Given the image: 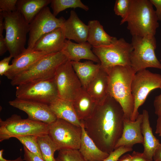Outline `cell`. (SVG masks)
Listing matches in <instances>:
<instances>
[{
  "label": "cell",
  "mask_w": 161,
  "mask_h": 161,
  "mask_svg": "<svg viewBox=\"0 0 161 161\" xmlns=\"http://www.w3.org/2000/svg\"><path fill=\"white\" fill-rule=\"evenodd\" d=\"M50 6L55 16L60 12L69 8H79L86 11L89 9L80 0H52Z\"/></svg>",
  "instance_id": "29"
},
{
  "label": "cell",
  "mask_w": 161,
  "mask_h": 161,
  "mask_svg": "<svg viewBox=\"0 0 161 161\" xmlns=\"http://www.w3.org/2000/svg\"><path fill=\"white\" fill-rule=\"evenodd\" d=\"M117 161H131V155L129 154H124Z\"/></svg>",
  "instance_id": "45"
},
{
  "label": "cell",
  "mask_w": 161,
  "mask_h": 161,
  "mask_svg": "<svg viewBox=\"0 0 161 161\" xmlns=\"http://www.w3.org/2000/svg\"><path fill=\"white\" fill-rule=\"evenodd\" d=\"M4 19L2 12H0V35H2L4 30Z\"/></svg>",
  "instance_id": "44"
},
{
  "label": "cell",
  "mask_w": 161,
  "mask_h": 161,
  "mask_svg": "<svg viewBox=\"0 0 161 161\" xmlns=\"http://www.w3.org/2000/svg\"><path fill=\"white\" fill-rule=\"evenodd\" d=\"M92 47L87 42L75 43L66 39L62 51L71 61L78 62L81 59H86L99 63L98 58L92 49Z\"/></svg>",
  "instance_id": "20"
},
{
  "label": "cell",
  "mask_w": 161,
  "mask_h": 161,
  "mask_svg": "<svg viewBox=\"0 0 161 161\" xmlns=\"http://www.w3.org/2000/svg\"><path fill=\"white\" fill-rule=\"evenodd\" d=\"M71 61L73 69L83 87L86 89L100 68V63L95 64L93 61H90L83 62Z\"/></svg>",
  "instance_id": "26"
},
{
  "label": "cell",
  "mask_w": 161,
  "mask_h": 161,
  "mask_svg": "<svg viewBox=\"0 0 161 161\" xmlns=\"http://www.w3.org/2000/svg\"><path fill=\"white\" fill-rule=\"evenodd\" d=\"M37 141L44 160L55 161L54 153L59 149L49 135L38 137Z\"/></svg>",
  "instance_id": "28"
},
{
  "label": "cell",
  "mask_w": 161,
  "mask_h": 161,
  "mask_svg": "<svg viewBox=\"0 0 161 161\" xmlns=\"http://www.w3.org/2000/svg\"><path fill=\"white\" fill-rule=\"evenodd\" d=\"M142 114L141 131L143 138V144L144 147L143 153L146 158L152 161L154 152L160 143L153 133L152 129L150 125L148 111L144 109Z\"/></svg>",
  "instance_id": "21"
},
{
  "label": "cell",
  "mask_w": 161,
  "mask_h": 161,
  "mask_svg": "<svg viewBox=\"0 0 161 161\" xmlns=\"http://www.w3.org/2000/svg\"><path fill=\"white\" fill-rule=\"evenodd\" d=\"M54 78L61 99L73 101L83 88L69 60L59 66Z\"/></svg>",
  "instance_id": "12"
},
{
  "label": "cell",
  "mask_w": 161,
  "mask_h": 161,
  "mask_svg": "<svg viewBox=\"0 0 161 161\" xmlns=\"http://www.w3.org/2000/svg\"><path fill=\"white\" fill-rule=\"evenodd\" d=\"M158 21L150 0H130L128 14L120 24L127 22L132 36L153 37L159 27Z\"/></svg>",
  "instance_id": "3"
},
{
  "label": "cell",
  "mask_w": 161,
  "mask_h": 161,
  "mask_svg": "<svg viewBox=\"0 0 161 161\" xmlns=\"http://www.w3.org/2000/svg\"><path fill=\"white\" fill-rule=\"evenodd\" d=\"M150 1L156 8L155 12L158 20L161 21V0H150Z\"/></svg>",
  "instance_id": "37"
},
{
  "label": "cell",
  "mask_w": 161,
  "mask_h": 161,
  "mask_svg": "<svg viewBox=\"0 0 161 161\" xmlns=\"http://www.w3.org/2000/svg\"><path fill=\"white\" fill-rule=\"evenodd\" d=\"M160 89L161 90V86ZM154 106L155 113L157 115L161 109V93L155 97L154 101Z\"/></svg>",
  "instance_id": "40"
},
{
  "label": "cell",
  "mask_w": 161,
  "mask_h": 161,
  "mask_svg": "<svg viewBox=\"0 0 161 161\" xmlns=\"http://www.w3.org/2000/svg\"><path fill=\"white\" fill-rule=\"evenodd\" d=\"M82 130L81 127L57 118L49 124L48 135L58 147L59 150L64 149L79 150Z\"/></svg>",
  "instance_id": "11"
},
{
  "label": "cell",
  "mask_w": 161,
  "mask_h": 161,
  "mask_svg": "<svg viewBox=\"0 0 161 161\" xmlns=\"http://www.w3.org/2000/svg\"><path fill=\"white\" fill-rule=\"evenodd\" d=\"M132 150V148L125 146H121L115 149L109 154V155L103 161H117L125 153Z\"/></svg>",
  "instance_id": "33"
},
{
  "label": "cell",
  "mask_w": 161,
  "mask_h": 161,
  "mask_svg": "<svg viewBox=\"0 0 161 161\" xmlns=\"http://www.w3.org/2000/svg\"><path fill=\"white\" fill-rule=\"evenodd\" d=\"M66 39L73 40L77 43L87 42L88 27L79 18L76 12L72 10L69 18L61 27Z\"/></svg>",
  "instance_id": "18"
},
{
  "label": "cell",
  "mask_w": 161,
  "mask_h": 161,
  "mask_svg": "<svg viewBox=\"0 0 161 161\" xmlns=\"http://www.w3.org/2000/svg\"><path fill=\"white\" fill-rule=\"evenodd\" d=\"M161 86V75L154 73L146 69L136 72L133 78L131 85L134 100V108L130 120L134 121L140 114L139 107L145 102L152 90L160 88Z\"/></svg>",
  "instance_id": "10"
},
{
  "label": "cell",
  "mask_w": 161,
  "mask_h": 161,
  "mask_svg": "<svg viewBox=\"0 0 161 161\" xmlns=\"http://www.w3.org/2000/svg\"><path fill=\"white\" fill-rule=\"evenodd\" d=\"M11 106L27 113L30 120L49 124L57 118L49 105L38 102L16 98L9 101Z\"/></svg>",
  "instance_id": "14"
},
{
  "label": "cell",
  "mask_w": 161,
  "mask_h": 161,
  "mask_svg": "<svg viewBox=\"0 0 161 161\" xmlns=\"http://www.w3.org/2000/svg\"><path fill=\"white\" fill-rule=\"evenodd\" d=\"M49 124L28 118L22 119L16 114L5 120L0 119V141L12 137L33 135L40 137L48 134Z\"/></svg>",
  "instance_id": "6"
},
{
  "label": "cell",
  "mask_w": 161,
  "mask_h": 161,
  "mask_svg": "<svg viewBox=\"0 0 161 161\" xmlns=\"http://www.w3.org/2000/svg\"><path fill=\"white\" fill-rule=\"evenodd\" d=\"M105 70L108 75L109 95L122 107L124 118L130 120L134 108L131 85L136 72L131 66H117Z\"/></svg>",
  "instance_id": "2"
},
{
  "label": "cell",
  "mask_w": 161,
  "mask_h": 161,
  "mask_svg": "<svg viewBox=\"0 0 161 161\" xmlns=\"http://www.w3.org/2000/svg\"><path fill=\"white\" fill-rule=\"evenodd\" d=\"M48 54L44 52L26 48L21 53L13 58L11 68L4 75L12 80Z\"/></svg>",
  "instance_id": "15"
},
{
  "label": "cell",
  "mask_w": 161,
  "mask_h": 161,
  "mask_svg": "<svg viewBox=\"0 0 161 161\" xmlns=\"http://www.w3.org/2000/svg\"><path fill=\"white\" fill-rule=\"evenodd\" d=\"M7 51L8 49L5 37L3 35H0V55L2 56Z\"/></svg>",
  "instance_id": "39"
},
{
  "label": "cell",
  "mask_w": 161,
  "mask_h": 161,
  "mask_svg": "<svg viewBox=\"0 0 161 161\" xmlns=\"http://www.w3.org/2000/svg\"><path fill=\"white\" fill-rule=\"evenodd\" d=\"M66 20L57 18L46 6L42 9L29 24L27 49H32L37 40L43 35L62 27Z\"/></svg>",
  "instance_id": "13"
},
{
  "label": "cell",
  "mask_w": 161,
  "mask_h": 161,
  "mask_svg": "<svg viewBox=\"0 0 161 161\" xmlns=\"http://www.w3.org/2000/svg\"><path fill=\"white\" fill-rule=\"evenodd\" d=\"M109 77L101 66L86 89L97 104L103 103L109 95Z\"/></svg>",
  "instance_id": "19"
},
{
  "label": "cell",
  "mask_w": 161,
  "mask_h": 161,
  "mask_svg": "<svg viewBox=\"0 0 161 161\" xmlns=\"http://www.w3.org/2000/svg\"><path fill=\"white\" fill-rule=\"evenodd\" d=\"M66 40L62 27L58 28L42 36L32 49L48 54L56 53L63 50Z\"/></svg>",
  "instance_id": "17"
},
{
  "label": "cell",
  "mask_w": 161,
  "mask_h": 161,
  "mask_svg": "<svg viewBox=\"0 0 161 161\" xmlns=\"http://www.w3.org/2000/svg\"><path fill=\"white\" fill-rule=\"evenodd\" d=\"M130 0H116L114 10L115 14L124 19L127 16L129 9Z\"/></svg>",
  "instance_id": "32"
},
{
  "label": "cell",
  "mask_w": 161,
  "mask_h": 161,
  "mask_svg": "<svg viewBox=\"0 0 161 161\" xmlns=\"http://www.w3.org/2000/svg\"><path fill=\"white\" fill-rule=\"evenodd\" d=\"M18 0H0V12L10 13L17 10Z\"/></svg>",
  "instance_id": "34"
},
{
  "label": "cell",
  "mask_w": 161,
  "mask_h": 161,
  "mask_svg": "<svg viewBox=\"0 0 161 161\" xmlns=\"http://www.w3.org/2000/svg\"><path fill=\"white\" fill-rule=\"evenodd\" d=\"M72 103L75 112L80 121L90 117L97 105L83 87Z\"/></svg>",
  "instance_id": "23"
},
{
  "label": "cell",
  "mask_w": 161,
  "mask_h": 161,
  "mask_svg": "<svg viewBox=\"0 0 161 161\" xmlns=\"http://www.w3.org/2000/svg\"><path fill=\"white\" fill-rule=\"evenodd\" d=\"M160 61H161V59L160 60Z\"/></svg>",
  "instance_id": "47"
},
{
  "label": "cell",
  "mask_w": 161,
  "mask_h": 161,
  "mask_svg": "<svg viewBox=\"0 0 161 161\" xmlns=\"http://www.w3.org/2000/svg\"><path fill=\"white\" fill-rule=\"evenodd\" d=\"M24 151V160L25 161H44V160L29 151L24 145H23Z\"/></svg>",
  "instance_id": "36"
},
{
  "label": "cell",
  "mask_w": 161,
  "mask_h": 161,
  "mask_svg": "<svg viewBox=\"0 0 161 161\" xmlns=\"http://www.w3.org/2000/svg\"><path fill=\"white\" fill-rule=\"evenodd\" d=\"M157 115L158 118L157 121L155 133L158 134L159 136L161 137V109Z\"/></svg>",
  "instance_id": "41"
},
{
  "label": "cell",
  "mask_w": 161,
  "mask_h": 161,
  "mask_svg": "<svg viewBox=\"0 0 161 161\" xmlns=\"http://www.w3.org/2000/svg\"><path fill=\"white\" fill-rule=\"evenodd\" d=\"M52 0H18L17 10L30 24L34 17L44 7L50 4Z\"/></svg>",
  "instance_id": "27"
},
{
  "label": "cell",
  "mask_w": 161,
  "mask_h": 161,
  "mask_svg": "<svg viewBox=\"0 0 161 161\" xmlns=\"http://www.w3.org/2000/svg\"><path fill=\"white\" fill-rule=\"evenodd\" d=\"M55 161H61L59 158L57 157V158H55Z\"/></svg>",
  "instance_id": "46"
},
{
  "label": "cell",
  "mask_w": 161,
  "mask_h": 161,
  "mask_svg": "<svg viewBox=\"0 0 161 161\" xmlns=\"http://www.w3.org/2000/svg\"><path fill=\"white\" fill-rule=\"evenodd\" d=\"M124 118L122 107L109 95L103 103L97 105L90 117L80 121L97 147L109 154L121 136Z\"/></svg>",
  "instance_id": "1"
},
{
  "label": "cell",
  "mask_w": 161,
  "mask_h": 161,
  "mask_svg": "<svg viewBox=\"0 0 161 161\" xmlns=\"http://www.w3.org/2000/svg\"><path fill=\"white\" fill-rule=\"evenodd\" d=\"M131 155V161H151L144 156L143 153L134 151Z\"/></svg>",
  "instance_id": "38"
},
{
  "label": "cell",
  "mask_w": 161,
  "mask_h": 161,
  "mask_svg": "<svg viewBox=\"0 0 161 161\" xmlns=\"http://www.w3.org/2000/svg\"><path fill=\"white\" fill-rule=\"evenodd\" d=\"M38 137L27 135L16 137L31 153L43 159L37 141Z\"/></svg>",
  "instance_id": "30"
},
{
  "label": "cell",
  "mask_w": 161,
  "mask_h": 161,
  "mask_svg": "<svg viewBox=\"0 0 161 161\" xmlns=\"http://www.w3.org/2000/svg\"><path fill=\"white\" fill-rule=\"evenodd\" d=\"M143 115L139 114L134 121L124 118L122 135L117 143L115 149L121 146L132 148L136 144H143L141 131Z\"/></svg>",
  "instance_id": "16"
},
{
  "label": "cell",
  "mask_w": 161,
  "mask_h": 161,
  "mask_svg": "<svg viewBox=\"0 0 161 161\" xmlns=\"http://www.w3.org/2000/svg\"><path fill=\"white\" fill-rule=\"evenodd\" d=\"M133 49L131 43L123 38L118 39L116 37L109 45L92 47L93 52L105 69L117 66H131V56Z\"/></svg>",
  "instance_id": "7"
},
{
  "label": "cell",
  "mask_w": 161,
  "mask_h": 161,
  "mask_svg": "<svg viewBox=\"0 0 161 161\" xmlns=\"http://www.w3.org/2000/svg\"><path fill=\"white\" fill-rule=\"evenodd\" d=\"M81 123L82 133L79 151L86 161H103L109 154L97 147L87 134L83 123Z\"/></svg>",
  "instance_id": "22"
},
{
  "label": "cell",
  "mask_w": 161,
  "mask_h": 161,
  "mask_svg": "<svg viewBox=\"0 0 161 161\" xmlns=\"http://www.w3.org/2000/svg\"><path fill=\"white\" fill-rule=\"evenodd\" d=\"M69 60L63 51L48 54L11 80L13 86L54 77L59 66Z\"/></svg>",
  "instance_id": "4"
},
{
  "label": "cell",
  "mask_w": 161,
  "mask_h": 161,
  "mask_svg": "<svg viewBox=\"0 0 161 161\" xmlns=\"http://www.w3.org/2000/svg\"><path fill=\"white\" fill-rule=\"evenodd\" d=\"M87 25L88 35L87 42L92 47L109 45L115 38L107 34L97 20H90Z\"/></svg>",
  "instance_id": "24"
},
{
  "label": "cell",
  "mask_w": 161,
  "mask_h": 161,
  "mask_svg": "<svg viewBox=\"0 0 161 161\" xmlns=\"http://www.w3.org/2000/svg\"><path fill=\"white\" fill-rule=\"evenodd\" d=\"M154 161H161V143L155 150L153 156Z\"/></svg>",
  "instance_id": "42"
},
{
  "label": "cell",
  "mask_w": 161,
  "mask_h": 161,
  "mask_svg": "<svg viewBox=\"0 0 161 161\" xmlns=\"http://www.w3.org/2000/svg\"><path fill=\"white\" fill-rule=\"evenodd\" d=\"M57 157L61 161H86L77 149H64L60 150Z\"/></svg>",
  "instance_id": "31"
},
{
  "label": "cell",
  "mask_w": 161,
  "mask_h": 161,
  "mask_svg": "<svg viewBox=\"0 0 161 161\" xmlns=\"http://www.w3.org/2000/svg\"><path fill=\"white\" fill-rule=\"evenodd\" d=\"M131 44L133 49L131 56V66L136 72L148 67L161 69V64L155 53V36H132Z\"/></svg>",
  "instance_id": "8"
},
{
  "label": "cell",
  "mask_w": 161,
  "mask_h": 161,
  "mask_svg": "<svg viewBox=\"0 0 161 161\" xmlns=\"http://www.w3.org/2000/svg\"><path fill=\"white\" fill-rule=\"evenodd\" d=\"M13 58L12 56L10 55L0 61V75L1 76L4 75L11 68V64L9 65V63Z\"/></svg>",
  "instance_id": "35"
},
{
  "label": "cell",
  "mask_w": 161,
  "mask_h": 161,
  "mask_svg": "<svg viewBox=\"0 0 161 161\" xmlns=\"http://www.w3.org/2000/svg\"><path fill=\"white\" fill-rule=\"evenodd\" d=\"M4 151V149H2L0 150V161H23L24 160L21 156L14 160H7L5 159L3 156Z\"/></svg>",
  "instance_id": "43"
},
{
  "label": "cell",
  "mask_w": 161,
  "mask_h": 161,
  "mask_svg": "<svg viewBox=\"0 0 161 161\" xmlns=\"http://www.w3.org/2000/svg\"><path fill=\"white\" fill-rule=\"evenodd\" d=\"M56 117L78 126L81 121L78 119L74 110L72 101L59 98L49 105Z\"/></svg>",
  "instance_id": "25"
},
{
  "label": "cell",
  "mask_w": 161,
  "mask_h": 161,
  "mask_svg": "<svg viewBox=\"0 0 161 161\" xmlns=\"http://www.w3.org/2000/svg\"><path fill=\"white\" fill-rule=\"evenodd\" d=\"M1 12L4 19L5 38L10 55L14 58L26 49L25 45L29 24L17 10L10 13Z\"/></svg>",
  "instance_id": "5"
},
{
  "label": "cell",
  "mask_w": 161,
  "mask_h": 161,
  "mask_svg": "<svg viewBox=\"0 0 161 161\" xmlns=\"http://www.w3.org/2000/svg\"><path fill=\"white\" fill-rule=\"evenodd\" d=\"M16 95L18 98L35 101L49 105L60 98L54 77L18 85Z\"/></svg>",
  "instance_id": "9"
}]
</instances>
